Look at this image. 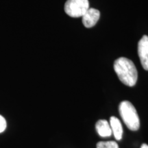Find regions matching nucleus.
Masks as SVG:
<instances>
[{"label": "nucleus", "instance_id": "obj_2", "mask_svg": "<svg viewBox=\"0 0 148 148\" xmlns=\"http://www.w3.org/2000/svg\"><path fill=\"white\" fill-rule=\"evenodd\" d=\"M119 114L125 125L132 131L140 127V120L136 108L129 101H123L119 106Z\"/></svg>", "mask_w": 148, "mask_h": 148}, {"label": "nucleus", "instance_id": "obj_4", "mask_svg": "<svg viewBox=\"0 0 148 148\" xmlns=\"http://www.w3.org/2000/svg\"><path fill=\"white\" fill-rule=\"evenodd\" d=\"M138 54L143 68L148 71V36L147 35H144L138 41Z\"/></svg>", "mask_w": 148, "mask_h": 148}, {"label": "nucleus", "instance_id": "obj_9", "mask_svg": "<svg viewBox=\"0 0 148 148\" xmlns=\"http://www.w3.org/2000/svg\"><path fill=\"white\" fill-rule=\"evenodd\" d=\"M6 128V121L3 116L0 115V133L3 132Z\"/></svg>", "mask_w": 148, "mask_h": 148}, {"label": "nucleus", "instance_id": "obj_6", "mask_svg": "<svg viewBox=\"0 0 148 148\" xmlns=\"http://www.w3.org/2000/svg\"><path fill=\"white\" fill-rule=\"evenodd\" d=\"M95 128L98 134L101 137H108L112 134V130H111L110 126V123L106 120H99L96 123Z\"/></svg>", "mask_w": 148, "mask_h": 148}, {"label": "nucleus", "instance_id": "obj_10", "mask_svg": "<svg viewBox=\"0 0 148 148\" xmlns=\"http://www.w3.org/2000/svg\"><path fill=\"white\" fill-rule=\"evenodd\" d=\"M140 148H148V145H147V144L144 143V144H143V145H141V147H140Z\"/></svg>", "mask_w": 148, "mask_h": 148}, {"label": "nucleus", "instance_id": "obj_3", "mask_svg": "<svg viewBox=\"0 0 148 148\" xmlns=\"http://www.w3.org/2000/svg\"><path fill=\"white\" fill-rule=\"evenodd\" d=\"M88 8V0H67L64 4L66 14L73 18L82 16Z\"/></svg>", "mask_w": 148, "mask_h": 148}, {"label": "nucleus", "instance_id": "obj_7", "mask_svg": "<svg viewBox=\"0 0 148 148\" xmlns=\"http://www.w3.org/2000/svg\"><path fill=\"white\" fill-rule=\"evenodd\" d=\"M110 126L115 139L121 140L123 135V127L119 119L115 116H111L110 118Z\"/></svg>", "mask_w": 148, "mask_h": 148}, {"label": "nucleus", "instance_id": "obj_8", "mask_svg": "<svg viewBox=\"0 0 148 148\" xmlns=\"http://www.w3.org/2000/svg\"><path fill=\"white\" fill-rule=\"evenodd\" d=\"M97 148H119L115 141H100L97 144Z\"/></svg>", "mask_w": 148, "mask_h": 148}, {"label": "nucleus", "instance_id": "obj_5", "mask_svg": "<svg viewBox=\"0 0 148 148\" xmlns=\"http://www.w3.org/2000/svg\"><path fill=\"white\" fill-rule=\"evenodd\" d=\"M100 17V12L97 9L89 8L82 16V23L85 27L90 28L95 26Z\"/></svg>", "mask_w": 148, "mask_h": 148}, {"label": "nucleus", "instance_id": "obj_1", "mask_svg": "<svg viewBox=\"0 0 148 148\" xmlns=\"http://www.w3.org/2000/svg\"><path fill=\"white\" fill-rule=\"evenodd\" d=\"M114 70L122 83L134 86L137 82L138 72L134 62L129 58L120 57L114 61Z\"/></svg>", "mask_w": 148, "mask_h": 148}]
</instances>
